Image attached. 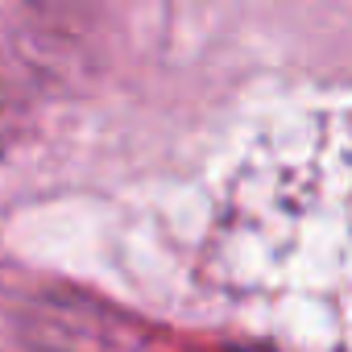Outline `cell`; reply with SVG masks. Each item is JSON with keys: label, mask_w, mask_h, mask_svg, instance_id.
I'll list each match as a JSON object with an SVG mask.
<instances>
[{"label": "cell", "mask_w": 352, "mask_h": 352, "mask_svg": "<svg viewBox=\"0 0 352 352\" xmlns=\"http://www.w3.org/2000/svg\"><path fill=\"white\" fill-rule=\"evenodd\" d=\"M204 282L278 352H352V104L282 116L236 153Z\"/></svg>", "instance_id": "6da1fadb"}]
</instances>
